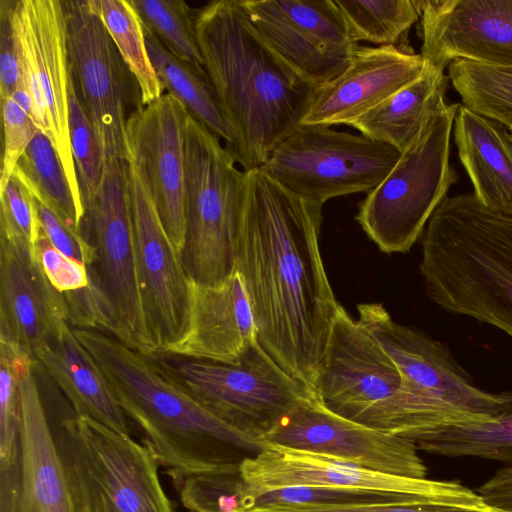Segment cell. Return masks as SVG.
<instances>
[{"mask_svg": "<svg viewBox=\"0 0 512 512\" xmlns=\"http://www.w3.org/2000/svg\"><path fill=\"white\" fill-rule=\"evenodd\" d=\"M246 175L236 270L248 292L259 344L311 393L342 306L320 253L323 205L287 190L262 167Z\"/></svg>", "mask_w": 512, "mask_h": 512, "instance_id": "1", "label": "cell"}, {"mask_svg": "<svg viewBox=\"0 0 512 512\" xmlns=\"http://www.w3.org/2000/svg\"><path fill=\"white\" fill-rule=\"evenodd\" d=\"M196 30L230 135L225 147L245 172L260 168L302 124L320 86L272 48L241 0L209 2L197 11Z\"/></svg>", "mask_w": 512, "mask_h": 512, "instance_id": "2", "label": "cell"}, {"mask_svg": "<svg viewBox=\"0 0 512 512\" xmlns=\"http://www.w3.org/2000/svg\"><path fill=\"white\" fill-rule=\"evenodd\" d=\"M108 380L117 402L145 435L172 481L240 465L266 447L206 409L152 356L103 332L73 328Z\"/></svg>", "mask_w": 512, "mask_h": 512, "instance_id": "3", "label": "cell"}, {"mask_svg": "<svg viewBox=\"0 0 512 512\" xmlns=\"http://www.w3.org/2000/svg\"><path fill=\"white\" fill-rule=\"evenodd\" d=\"M421 244L429 298L512 338V216L486 208L473 193L446 197Z\"/></svg>", "mask_w": 512, "mask_h": 512, "instance_id": "4", "label": "cell"}, {"mask_svg": "<svg viewBox=\"0 0 512 512\" xmlns=\"http://www.w3.org/2000/svg\"><path fill=\"white\" fill-rule=\"evenodd\" d=\"M185 242L189 279L223 282L236 271L247 175L221 140L190 115L185 126Z\"/></svg>", "mask_w": 512, "mask_h": 512, "instance_id": "5", "label": "cell"}, {"mask_svg": "<svg viewBox=\"0 0 512 512\" xmlns=\"http://www.w3.org/2000/svg\"><path fill=\"white\" fill-rule=\"evenodd\" d=\"M458 106L443 101L388 175L359 204L356 220L381 251L408 252L457 182L450 138Z\"/></svg>", "mask_w": 512, "mask_h": 512, "instance_id": "6", "label": "cell"}, {"mask_svg": "<svg viewBox=\"0 0 512 512\" xmlns=\"http://www.w3.org/2000/svg\"><path fill=\"white\" fill-rule=\"evenodd\" d=\"M55 431L82 512H172L147 445L75 413Z\"/></svg>", "mask_w": 512, "mask_h": 512, "instance_id": "7", "label": "cell"}, {"mask_svg": "<svg viewBox=\"0 0 512 512\" xmlns=\"http://www.w3.org/2000/svg\"><path fill=\"white\" fill-rule=\"evenodd\" d=\"M357 310L358 321L399 368L404 390L427 430L483 422L512 409V392L477 387L440 342L397 323L382 304L363 303Z\"/></svg>", "mask_w": 512, "mask_h": 512, "instance_id": "8", "label": "cell"}, {"mask_svg": "<svg viewBox=\"0 0 512 512\" xmlns=\"http://www.w3.org/2000/svg\"><path fill=\"white\" fill-rule=\"evenodd\" d=\"M311 394L330 411L378 431L399 436L407 426L410 405L399 368L342 306Z\"/></svg>", "mask_w": 512, "mask_h": 512, "instance_id": "9", "label": "cell"}, {"mask_svg": "<svg viewBox=\"0 0 512 512\" xmlns=\"http://www.w3.org/2000/svg\"><path fill=\"white\" fill-rule=\"evenodd\" d=\"M152 357L211 413L260 441L298 400L312 396L276 364L259 342L234 363L167 354Z\"/></svg>", "mask_w": 512, "mask_h": 512, "instance_id": "10", "label": "cell"}, {"mask_svg": "<svg viewBox=\"0 0 512 512\" xmlns=\"http://www.w3.org/2000/svg\"><path fill=\"white\" fill-rule=\"evenodd\" d=\"M401 152L362 134L301 124L262 166L277 183L305 199L328 200L370 192L391 171Z\"/></svg>", "mask_w": 512, "mask_h": 512, "instance_id": "11", "label": "cell"}, {"mask_svg": "<svg viewBox=\"0 0 512 512\" xmlns=\"http://www.w3.org/2000/svg\"><path fill=\"white\" fill-rule=\"evenodd\" d=\"M128 162L105 165L95 201L86 210L94 234L96 261L89 267L111 312L116 338L149 356L158 353L139 279L128 192Z\"/></svg>", "mask_w": 512, "mask_h": 512, "instance_id": "12", "label": "cell"}, {"mask_svg": "<svg viewBox=\"0 0 512 512\" xmlns=\"http://www.w3.org/2000/svg\"><path fill=\"white\" fill-rule=\"evenodd\" d=\"M13 27L22 85L33 102L34 122L53 144L72 187L81 194L69 135L70 71L64 1L16 0Z\"/></svg>", "mask_w": 512, "mask_h": 512, "instance_id": "13", "label": "cell"}, {"mask_svg": "<svg viewBox=\"0 0 512 512\" xmlns=\"http://www.w3.org/2000/svg\"><path fill=\"white\" fill-rule=\"evenodd\" d=\"M70 80L104 161L130 160L127 108L131 75L90 0L64 1ZM134 79V78H133Z\"/></svg>", "mask_w": 512, "mask_h": 512, "instance_id": "14", "label": "cell"}, {"mask_svg": "<svg viewBox=\"0 0 512 512\" xmlns=\"http://www.w3.org/2000/svg\"><path fill=\"white\" fill-rule=\"evenodd\" d=\"M239 471L248 493L314 487L411 496L433 503L486 504L477 491L457 480L387 474L341 458L273 444L245 458Z\"/></svg>", "mask_w": 512, "mask_h": 512, "instance_id": "15", "label": "cell"}, {"mask_svg": "<svg viewBox=\"0 0 512 512\" xmlns=\"http://www.w3.org/2000/svg\"><path fill=\"white\" fill-rule=\"evenodd\" d=\"M261 440L341 458L387 474L411 478L427 475L414 442L344 418L313 396L298 400Z\"/></svg>", "mask_w": 512, "mask_h": 512, "instance_id": "16", "label": "cell"}, {"mask_svg": "<svg viewBox=\"0 0 512 512\" xmlns=\"http://www.w3.org/2000/svg\"><path fill=\"white\" fill-rule=\"evenodd\" d=\"M272 48L304 77L323 85L350 64L358 43L334 0H241Z\"/></svg>", "mask_w": 512, "mask_h": 512, "instance_id": "17", "label": "cell"}, {"mask_svg": "<svg viewBox=\"0 0 512 512\" xmlns=\"http://www.w3.org/2000/svg\"><path fill=\"white\" fill-rule=\"evenodd\" d=\"M34 364L27 362L19 377L20 444L16 458L0 467V512H82L40 396Z\"/></svg>", "mask_w": 512, "mask_h": 512, "instance_id": "18", "label": "cell"}, {"mask_svg": "<svg viewBox=\"0 0 512 512\" xmlns=\"http://www.w3.org/2000/svg\"><path fill=\"white\" fill-rule=\"evenodd\" d=\"M127 174L139 279L150 331L159 353L164 346L177 341L186 329L188 276L133 161L128 162Z\"/></svg>", "mask_w": 512, "mask_h": 512, "instance_id": "19", "label": "cell"}, {"mask_svg": "<svg viewBox=\"0 0 512 512\" xmlns=\"http://www.w3.org/2000/svg\"><path fill=\"white\" fill-rule=\"evenodd\" d=\"M185 107L169 93L137 107L127 120V144L154 199L163 226L181 256L185 217Z\"/></svg>", "mask_w": 512, "mask_h": 512, "instance_id": "20", "label": "cell"}, {"mask_svg": "<svg viewBox=\"0 0 512 512\" xmlns=\"http://www.w3.org/2000/svg\"><path fill=\"white\" fill-rule=\"evenodd\" d=\"M421 53L445 70L455 60L512 67V0H420Z\"/></svg>", "mask_w": 512, "mask_h": 512, "instance_id": "21", "label": "cell"}, {"mask_svg": "<svg viewBox=\"0 0 512 512\" xmlns=\"http://www.w3.org/2000/svg\"><path fill=\"white\" fill-rule=\"evenodd\" d=\"M65 321V298L47 280L33 246L0 235V343L34 359Z\"/></svg>", "mask_w": 512, "mask_h": 512, "instance_id": "22", "label": "cell"}, {"mask_svg": "<svg viewBox=\"0 0 512 512\" xmlns=\"http://www.w3.org/2000/svg\"><path fill=\"white\" fill-rule=\"evenodd\" d=\"M258 343L250 299L236 270L215 285L188 278V319L183 335L158 354L234 363ZM157 355V354H156Z\"/></svg>", "mask_w": 512, "mask_h": 512, "instance_id": "23", "label": "cell"}, {"mask_svg": "<svg viewBox=\"0 0 512 512\" xmlns=\"http://www.w3.org/2000/svg\"><path fill=\"white\" fill-rule=\"evenodd\" d=\"M425 61L407 46H357L347 68L319 87L302 124L351 125L419 78Z\"/></svg>", "mask_w": 512, "mask_h": 512, "instance_id": "24", "label": "cell"}, {"mask_svg": "<svg viewBox=\"0 0 512 512\" xmlns=\"http://www.w3.org/2000/svg\"><path fill=\"white\" fill-rule=\"evenodd\" d=\"M73 407L74 413L130 436L128 417L116 400L103 371L65 321L57 335L34 357Z\"/></svg>", "mask_w": 512, "mask_h": 512, "instance_id": "25", "label": "cell"}, {"mask_svg": "<svg viewBox=\"0 0 512 512\" xmlns=\"http://www.w3.org/2000/svg\"><path fill=\"white\" fill-rule=\"evenodd\" d=\"M454 141L473 194L486 208L512 216V135L502 124L459 104Z\"/></svg>", "mask_w": 512, "mask_h": 512, "instance_id": "26", "label": "cell"}, {"mask_svg": "<svg viewBox=\"0 0 512 512\" xmlns=\"http://www.w3.org/2000/svg\"><path fill=\"white\" fill-rule=\"evenodd\" d=\"M422 75L355 120L360 134L402 152L428 116L445 101L444 70L426 63Z\"/></svg>", "mask_w": 512, "mask_h": 512, "instance_id": "27", "label": "cell"}, {"mask_svg": "<svg viewBox=\"0 0 512 512\" xmlns=\"http://www.w3.org/2000/svg\"><path fill=\"white\" fill-rule=\"evenodd\" d=\"M13 173L37 201L82 232L86 215L82 195L72 187L56 149L42 131L36 132Z\"/></svg>", "mask_w": 512, "mask_h": 512, "instance_id": "28", "label": "cell"}, {"mask_svg": "<svg viewBox=\"0 0 512 512\" xmlns=\"http://www.w3.org/2000/svg\"><path fill=\"white\" fill-rule=\"evenodd\" d=\"M144 35L150 60L164 89L191 117L228 144L230 135L209 79L169 52L145 27Z\"/></svg>", "mask_w": 512, "mask_h": 512, "instance_id": "29", "label": "cell"}, {"mask_svg": "<svg viewBox=\"0 0 512 512\" xmlns=\"http://www.w3.org/2000/svg\"><path fill=\"white\" fill-rule=\"evenodd\" d=\"M419 450L445 457H476L512 466V409L483 422L444 425L411 439Z\"/></svg>", "mask_w": 512, "mask_h": 512, "instance_id": "30", "label": "cell"}, {"mask_svg": "<svg viewBox=\"0 0 512 512\" xmlns=\"http://www.w3.org/2000/svg\"><path fill=\"white\" fill-rule=\"evenodd\" d=\"M139 89L140 105L147 106L164 95L150 60L143 24L129 1L90 0Z\"/></svg>", "mask_w": 512, "mask_h": 512, "instance_id": "31", "label": "cell"}, {"mask_svg": "<svg viewBox=\"0 0 512 512\" xmlns=\"http://www.w3.org/2000/svg\"><path fill=\"white\" fill-rule=\"evenodd\" d=\"M354 42L407 46L421 16L420 0H334Z\"/></svg>", "mask_w": 512, "mask_h": 512, "instance_id": "32", "label": "cell"}, {"mask_svg": "<svg viewBox=\"0 0 512 512\" xmlns=\"http://www.w3.org/2000/svg\"><path fill=\"white\" fill-rule=\"evenodd\" d=\"M448 72L464 106L512 129V67L455 60Z\"/></svg>", "mask_w": 512, "mask_h": 512, "instance_id": "33", "label": "cell"}, {"mask_svg": "<svg viewBox=\"0 0 512 512\" xmlns=\"http://www.w3.org/2000/svg\"><path fill=\"white\" fill-rule=\"evenodd\" d=\"M143 26L180 60L208 78L196 30L195 12L182 0H130Z\"/></svg>", "mask_w": 512, "mask_h": 512, "instance_id": "34", "label": "cell"}, {"mask_svg": "<svg viewBox=\"0 0 512 512\" xmlns=\"http://www.w3.org/2000/svg\"><path fill=\"white\" fill-rule=\"evenodd\" d=\"M190 512H242L245 482L239 465L183 476L173 481Z\"/></svg>", "mask_w": 512, "mask_h": 512, "instance_id": "35", "label": "cell"}, {"mask_svg": "<svg viewBox=\"0 0 512 512\" xmlns=\"http://www.w3.org/2000/svg\"><path fill=\"white\" fill-rule=\"evenodd\" d=\"M69 135L85 212L95 201L105 161L95 131L69 84Z\"/></svg>", "mask_w": 512, "mask_h": 512, "instance_id": "36", "label": "cell"}, {"mask_svg": "<svg viewBox=\"0 0 512 512\" xmlns=\"http://www.w3.org/2000/svg\"><path fill=\"white\" fill-rule=\"evenodd\" d=\"M29 361L35 360L0 343V467L11 463L19 451L22 424L19 377Z\"/></svg>", "mask_w": 512, "mask_h": 512, "instance_id": "37", "label": "cell"}, {"mask_svg": "<svg viewBox=\"0 0 512 512\" xmlns=\"http://www.w3.org/2000/svg\"><path fill=\"white\" fill-rule=\"evenodd\" d=\"M319 503H433L420 498L370 491H350L314 487H288L258 493L245 489L243 511L264 505Z\"/></svg>", "mask_w": 512, "mask_h": 512, "instance_id": "38", "label": "cell"}, {"mask_svg": "<svg viewBox=\"0 0 512 512\" xmlns=\"http://www.w3.org/2000/svg\"><path fill=\"white\" fill-rule=\"evenodd\" d=\"M40 232L37 200L12 173L4 189L0 190V235L21 238L34 248Z\"/></svg>", "mask_w": 512, "mask_h": 512, "instance_id": "39", "label": "cell"}, {"mask_svg": "<svg viewBox=\"0 0 512 512\" xmlns=\"http://www.w3.org/2000/svg\"><path fill=\"white\" fill-rule=\"evenodd\" d=\"M246 512H496L488 504L452 503H319L296 505H264Z\"/></svg>", "mask_w": 512, "mask_h": 512, "instance_id": "40", "label": "cell"}, {"mask_svg": "<svg viewBox=\"0 0 512 512\" xmlns=\"http://www.w3.org/2000/svg\"><path fill=\"white\" fill-rule=\"evenodd\" d=\"M4 147L0 190L4 189L15 166L39 130L32 116L11 96L1 100Z\"/></svg>", "mask_w": 512, "mask_h": 512, "instance_id": "41", "label": "cell"}, {"mask_svg": "<svg viewBox=\"0 0 512 512\" xmlns=\"http://www.w3.org/2000/svg\"><path fill=\"white\" fill-rule=\"evenodd\" d=\"M34 255L51 286L59 293H67L87 287L89 269L58 251L42 229L34 244Z\"/></svg>", "mask_w": 512, "mask_h": 512, "instance_id": "42", "label": "cell"}, {"mask_svg": "<svg viewBox=\"0 0 512 512\" xmlns=\"http://www.w3.org/2000/svg\"><path fill=\"white\" fill-rule=\"evenodd\" d=\"M38 217L43 233L50 243L65 256L85 266L96 261V248L82 232L68 226L53 210L37 201Z\"/></svg>", "mask_w": 512, "mask_h": 512, "instance_id": "43", "label": "cell"}, {"mask_svg": "<svg viewBox=\"0 0 512 512\" xmlns=\"http://www.w3.org/2000/svg\"><path fill=\"white\" fill-rule=\"evenodd\" d=\"M16 0H0V99L4 100L22 84L19 52L13 27Z\"/></svg>", "mask_w": 512, "mask_h": 512, "instance_id": "44", "label": "cell"}, {"mask_svg": "<svg viewBox=\"0 0 512 512\" xmlns=\"http://www.w3.org/2000/svg\"><path fill=\"white\" fill-rule=\"evenodd\" d=\"M510 133H511V135H512V129L510 130Z\"/></svg>", "mask_w": 512, "mask_h": 512, "instance_id": "45", "label": "cell"}]
</instances>
